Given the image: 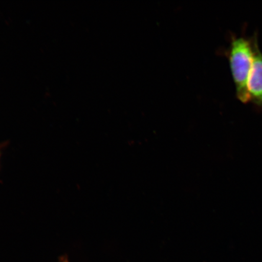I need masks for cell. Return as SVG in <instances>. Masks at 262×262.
<instances>
[{
  "label": "cell",
  "instance_id": "6da1fadb",
  "mask_svg": "<svg viewBox=\"0 0 262 262\" xmlns=\"http://www.w3.org/2000/svg\"><path fill=\"white\" fill-rule=\"evenodd\" d=\"M256 37H232L228 49V60L235 94L242 103L250 102L248 82L253 66Z\"/></svg>",
  "mask_w": 262,
  "mask_h": 262
},
{
  "label": "cell",
  "instance_id": "7a4b0ae2",
  "mask_svg": "<svg viewBox=\"0 0 262 262\" xmlns=\"http://www.w3.org/2000/svg\"><path fill=\"white\" fill-rule=\"evenodd\" d=\"M249 99L262 109V53L255 42L253 66L248 82Z\"/></svg>",
  "mask_w": 262,
  "mask_h": 262
},
{
  "label": "cell",
  "instance_id": "3957f363",
  "mask_svg": "<svg viewBox=\"0 0 262 262\" xmlns=\"http://www.w3.org/2000/svg\"><path fill=\"white\" fill-rule=\"evenodd\" d=\"M60 262H69V261L67 257H63L61 258V259L60 260Z\"/></svg>",
  "mask_w": 262,
  "mask_h": 262
}]
</instances>
